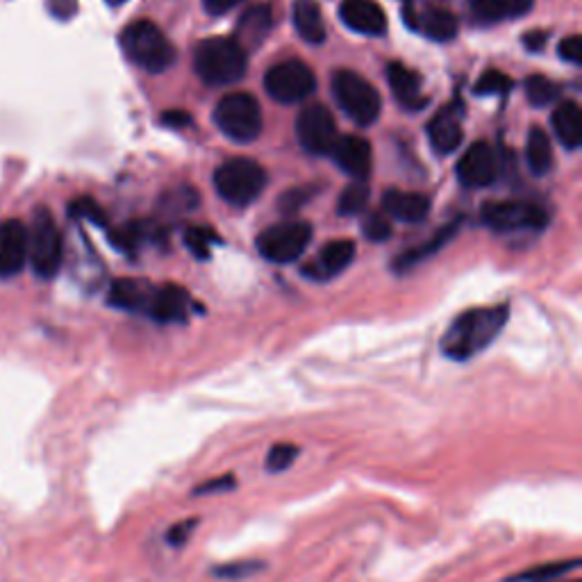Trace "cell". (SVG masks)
<instances>
[{
	"mask_svg": "<svg viewBox=\"0 0 582 582\" xmlns=\"http://www.w3.org/2000/svg\"><path fill=\"white\" fill-rule=\"evenodd\" d=\"M507 317H510V307L507 305H492V307H476L457 317L442 337V353L453 362H469L473 357L487 351L501 335Z\"/></svg>",
	"mask_w": 582,
	"mask_h": 582,
	"instance_id": "obj_1",
	"label": "cell"
},
{
	"mask_svg": "<svg viewBox=\"0 0 582 582\" xmlns=\"http://www.w3.org/2000/svg\"><path fill=\"white\" fill-rule=\"evenodd\" d=\"M248 53L235 39L210 37L201 41L194 51V71L205 85L226 87L244 78Z\"/></svg>",
	"mask_w": 582,
	"mask_h": 582,
	"instance_id": "obj_2",
	"label": "cell"
},
{
	"mask_svg": "<svg viewBox=\"0 0 582 582\" xmlns=\"http://www.w3.org/2000/svg\"><path fill=\"white\" fill-rule=\"evenodd\" d=\"M121 46L139 69L162 73L176 62V48L153 21H135L123 30Z\"/></svg>",
	"mask_w": 582,
	"mask_h": 582,
	"instance_id": "obj_3",
	"label": "cell"
},
{
	"mask_svg": "<svg viewBox=\"0 0 582 582\" xmlns=\"http://www.w3.org/2000/svg\"><path fill=\"white\" fill-rule=\"evenodd\" d=\"M28 262L39 278H55L64 262V239L48 207H37L28 228Z\"/></svg>",
	"mask_w": 582,
	"mask_h": 582,
	"instance_id": "obj_4",
	"label": "cell"
},
{
	"mask_svg": "<svg viewBox=\"0 0 582 582\" xmlns=\"http://www.w3.org/2000/svg\"><path fill=\"white\" fill-rule=\"evenodd\" d=\"M332 94H335V101L342 107V112L357 126H371L380 116L382 101L378 89L360 73L337 71L332 76Z\"/></svg>",
	"mask_w": 582,
	"mask_h": 582,
	"instance_id": "obj_5",
	"label": "cell"
},
{
	"mask_svg": "<svg viewBox=\"0 0 582 582\" xmlns=\"http://www.w3.org/2000/svg\"><path fill=\"white\" fill-rule=\"evenodd\" d=\"M214 123L228 139L248 144L262 132V107L255 96L235 91V94L223 96L214 107Z\"/></svg>",
	"mask_w": 582,
	"mask_h": 582,
	"instance_id": "obj_6",
	"label": "cell"
},
{
	"mask_svg": "<svg viewBox=\"0 0 582 582\" xmlns=\"http://www.w3.org/2000/svg\"><path fill=\"white\" fill-rule=\"evenodd\" d=\"M214 187L223 201L244 207L264 191L266 173L253 160H230L216 169Z\"/></svg>",
	"mask_w": 582,
	"mask_h": 582,
	"instance_id": "obj_7",
	"label": "cell"
},
{
	"mask_svg": "<svg viewBox=\"0 0 582 582\" xmlns=\"http://www.w3.org/2000/svg\"><path fill=\"white\" fill-rule=\"evenodd\" d=\"M312 241V226L305 221H285L266 228L257 237V251L273 264H291L305 253Z\"/></svg>",
	"mask_w": 582,
	"mask_h": 582,
	"instance_id": "obj_8",
	"label": "cell"
},
{
	"mask_svg": "<svg viewBox=\"0 0 582 582\" xmlns=\"http://www.w3.org/2000/svg\"><path fill=\"white\" fill-rule=\"evenodd\" d=\"M264 87L273 101L282 105L301 103L305 98H310L317 89V78H314L312 69L298 60L280 62L273 69L266 71Z\"/></svg>",
	"mask_w": 582,
	"mask_h": 582,
	"instance_id": "obj_9",
	"label": "cell"
},
{
	"mask_svg": "<svg viewBox=\"0 0 582 582\" xmlns=\"http://www.w3.org/2000/svg\"><path fill=\"white\" fill-rule=\"evenodd\" d=\"M482 221L496 232L542 230L548 216L542 207L528 201H489L482 205Z\"/></svg>",
	"mask_w": 582,
	"mask_h": 582,
	"instance_id": "obj_10",
	"label": "cell"
},
{
	"mask_svg": "<svg viewBox=\"0 0 582 582\" xmlns=\"http://www.w3.org/2000/svg\"><path fill=\"white\" fill-rule=\"evenodd\" d=\"M296 135L310 155H328L339 139L335 119L328 107L319 103L303 107L296 121Z\"/></svg>",
	"mask_w": 582,
	"mask_h": 582,
	"instance_id": "obj_11",
	"label": "cell"
},
{
	"mask_svg": "<svg viewBox=\"0 0 582 582\" xmlns=\"http://www.w3.org/2000/svg\"><path fill=\"white\" fill-rule=\"evenodd\" d=\"M501 160L487 141H476L457 162V178L467 187H489L498 178Z\"/></svg>",
	"mask_w": 582,
	"mask_h": 582,
	"instance_id": "obj_12",
	"label": "cell"
},
{
	"mask_svg": "<svg viewBox=\"0 0 582 582\" xmlns=\"http://www.w3.org/2000/svg\"><path fill=\"white\" fill-rule=\"evenodd\" d=\"M28 264V228L19 219L0 223V278H10Z\"/></svg>",
	"mask_w": 582,
	"mask_h": 582,
	"instance_id": "obj_13",
	"label": "cell"
},
{
	"mask_svg": "<svg viewBox=\"0 0 582 582\" xmlns=\"http://www.w3.org/2000/svg\"><path fill=\"white\" fill-rule=\"evenodd\" d=\"M355 257V244L348 239H335L321 248L307 266H303V276L317 282H328L348 269Z\"/></svg>",
	"mask_w": 582,
	"mask_h": 582,
	"instance_id": "obj_14",
	"label": "cell"
},
{
	"mask_svg": "<svg viewBox=\"0 0 582 582\" xmlns=\"http://www.w3.org/2000/svg\"><path fill=\"white\" fill-rule=\"evenodd\" d=\"M462 116H464V110L460 101L448 103L435 116H432V121L428 123V137H430V146L435 148L439 155L453 153L455 148L462 144V137H464Z\"/></svg>",
	"mask_w": 582,
	"mask_h": 582,
	"instance_id": "obj_15",
	"label": "cell"
},
{
	"mask_svg": "<svg viewBox=\"0 0 582 582\" xmlns=\"http://www.w3.org/2000/svg\"><path fill=\"white\" fill-rule=\"evenodd\" d=\"M328 155L335 160L339 169L348 173V176H353L355 180L364 182V178L371 173L373 153H371V144L364 137H357V135L339 137Z\"/></svg>",
	"mask_w": 582,
	"mask_h": 582,
	"instance_id": "obj_16",
	"label": "cell"
},
{
	"mask_svg": "<svg viewBox=\"0 0 582 582\" xmlns=\"http://www.w3.org/2000/svg\"><path fill=\"white\" fill-rule=\"evenodd\" d=\"M339 16L348 28L367 37H380L387 30V16L373 0H344Z\"/></svg>",
	"mask_w": 582,
	"mask_h": 582,
	"instance_id": "obj_17",
	"label": "cell"
},
{
	"mask_svg": "<svg viewBox=\"0 0 582 582\" xmlns=\"http://www.w3.org/2000/svg\"><path fill=\"white\" fill-rule=\"evenodd\" d=\"M155 287L148 280L139 278H121L112 282L110 294H107V303L116 310L123 312H148V305L153 301Z\"/></svg>",
	"mask_w": 582,
	"mask_h": 582,
	"instance_id": "obj_18",
	"label": "cell"
},
{
	"mask_svg": "<svg viewBox=\"0 0 582 582\" xmlns=\"http://www.w3.org/2000/svg\"><path fill=\"white\" fill-rule=\"evenodd\" d=\"M191 307V298L178 285L155 287L153 301L148 305V317L157 323H180L187 319Z\"/></svg>",
	"mask_w": 582,
	"mask_h": 582,
	"instance_id": "obj_19",
	"label": "cell"
},
{
	"mask_svg": "<svg viewBox=\"0 0 582 582\" xmlns=\"http://www.w3.org/2000/svg\"><path fill=\"white\" fill-rule=\"evenodd\" d=\"M387 78H389V87H392V94L396 96V101L405 107V110L419 112L428 105V98L423 96V91H421L419 76L412 69H407L405 64L401 62L389 64Z\"/></svg>",
	"mask_w": 582,
	"mask_h": 582,
	"instance_id": "obj_20",
	"label": "cell"
},
{
	"mask_svg": "<svg viewBox=\"0 0 582 582\" xmlns=\"http://www.w3.org/2000/svg\"><path fill=\"white\" fill-rule=\"evenodd\" d=\"M535 0H471V19L482 26L526 16Z\"/></svg>",
	"mask_w": 582,
	"mask_h": 582,
	"instance_id": "obj_21",
	"label": "cell"
},
{
	"mask_svg": "<svg viewBox=\"0 0 582 582\" xmlns=\"http://www.w3.org/2000/svg\"><path fill=\"white\" fill-rule=\"evenodd\" d=\"M382 212L387 216H394L398 221L419 223L430 212V198L423 194H412V191L392 189L382 198Z\"/></svg>",
	"mask_w": 582,
	"mask_h": 582,
	"instance_id": "obj_22",
	"label": "cell"
},
{
	"mask_svg": "<svg viewBox=\"0 0 582 582\" xmlns=\"http://www.w3.org/2000/svg\"><path fill=\"white\" fill-rule=\"evenodd\" d=\"M273 28V12L269 5H255L251 10L241 14L237 23V44L248 51V48H260Z\"/></svg>",
	"mask_w": 582,
	"mask_h": 582,
	"instance_id": "obj_23",
	"label": "cell"
},
{
	"mask_svg": "<svg viewBox=\"0 0 582 582\" xmlns=\"http://www.w3.org/2000/svg\"><path fill=\"white\" fill-rule=\"evenodd\" d=\"M555 137L564 148L576 151L582 144V110L576 101H562L553 112Z\"/></svg>",
	"mask_w": 582,
	"mask_h": 582,
	"instance_id": "obj_24",
	"label": "cell"
},
{
	"mask_svg": "<svg viewBox=\"0 0 582 582\" xmlns=\"http://www.w3.org/2000/svg\"><path fill=\"white\" fill-rule=\"evenodd\" d=\"M294 23L298 35H301L307 44H323L326 41V23L317 3L312 0H298L294 10Z\"/></svg>",
	"mask_w": 582,
	"mask_h": 582,
	"instance_id": "obj_25",
	"label": "cell"
},
{
	"mask_svg": "<svg viewBox=\"0 0 582 582\" xmlns=\"http://www.w3.org/2000/svg\"><path fill=\"white\" fill-rule=\"evenodd\" d=\"M526 162H528V169L535 173V176H546V173H551L553 146H551V137L546 135V130L532 128L528 132Z\"/></svg>",
	"mask_w": 582,
	"mask_h": 582,
	"instance_id": "obj_26",
	"label": "cell"
},
{
	"mask_svg": "<svg viewBox=\"0 0 582 582\" xmlns=\"http://www.w3.org/2000/svg\"><path fill=\"white\" fill-rule=\"evenodd\" d=\"M417 30L432 41H451L457 37V19L448 10L432 7L423 16H417Z\"/></svg>",
	"mask_w": 582,
	"mask_h": 582,
	"instance_id": "obj_27",
	"label": "cell"
},
{
	"mask_svg": "<svg viewBox=\"0 0 582 582\" xmlns=\"http://www.w3.org/2000/svg\"><path fill=\"white\" fill-rule=\"evenodd\" d=\"M578 569H580V557H571V560L539 564V567L530 571H521L519 576L507 578L505 582H551L557 578H567L569 573H576Z\"/></svg>",
	"mask_w": 582,
	"mask_h": 582,
	"instance_id": "obj_28",
	"label": "cell"
},
{
	"mask_svg": "<svg viewBox=\"0 0 582 582\" xmlns=\"http://www.w3.org/2000/svg\"><path fill=\"white\" fill-rule=\"evenodd\" d=\"M153 235V223L148 221H128L110 232V241L123 253H135L144 244V239Z\"/></svg>",
	"mask_w": 582,
	"mask_h": 582,
	"instance_id": "obj_29",
	"label": "cell"
},
{
	"mask_svg": "<svg viewBox=\"0 0 582 582\" xmlns=\"http://www.w3.org/2000/svg\"><path fill=\"white\" fill-rule=\"evenodd\" d=\"M453 235H457V223H448V226H444L442 230H439L435 237L428 239L426 244H421L419 248H412L410 253H405V255L398 257V260H396V266H398V269H410V266L419 264L421 260H426V257L435 255L437 251H442V246H444L446 241L451 239Z\"/></svg>",
	"mask_w": 582,
	"mask_h": 582,
	"instance_id": "obj_30",
	"label": "cell"
},
{
	"mask_svg": "<svg viewBox=\"0 0 582 582\" xmlns=\"http://www.w3.org/2000/svg\"><path fill=\"white\" fill-rule=\"evenodd\" d=\"M298 453H301V448L296 444H289V442H278L269 448V453H266V460H264V469L266 473H285L287 469H291L298 460Z\"/></svg>",
	"mask_w": 582,
	"mask_h": 582,
	"instance_id": "obj_31",
	"label": "cell"
},
{
	"mask_svg": "<svg viewBox=\"0 0 582 582\" xmlns=\"http://www.w3.org/2000/svg\"><path fill=\"white\" fill-rule=\"evenodd\" d=\"M369 203V187L364 182L355 180L353 185H348L342 196L337 201V212L342 216H357L364 212V207Z\"/></svg>",
	"mask_w": 582,
	"mask_h": 582,
	"instance_id": "obj_32",
	"label": "cell"
},
{
	"mask_svg": "<svg viewBox=\"0 0 582 582\" xmlns=\"http://www.w3.org/2000/svg\"><path fill=\"white\" fill-rule=\"evenodd\" d=\"M526 96L530 105L546 107L553 101H557V96H560V87H557L553 80H548L546 76H530L526 80Z\"/></svg>",
	"mask_w": 582,
	"mask_h": 582,
	"instance_id": "obj_33",
	"label": "cell"
},
{
	"mask_svg": "<svg viewBox=\"0 0 582 582\" xmlns=\"http://www.w3.org/2000/svg\"><path fill=\"white\" fill-rule=\"evenodd\" d=\"M262 569H264V562H260V560H237V562L221 564V567H214L212 576L219 578V580L235 582V580L251 578V576H255V573H260Z\"/></svg>",
	"mask_w": 582,
	"mask_h": 582,
	"instance_id": "obj_34",
	"label": "cell"
},
{
	"mask_svg": "<svg viewBox=\"0 0 582 582\" xmlns=\"http://www.w3.org/2000/svg\"><path fill=\"white\" fill-rule=\"evenodd\" d=\"M69 214L73 219H82L94 223V226L107 228V216L101 205H98L91 196H80L76 201L69 203Z\"/></svg>",
	"mask_w": 582,
	"mask_h": 582,
	"instance_id": "obj_35",
	"label": "cell"
},
{
	"mask_svg": "<svg viewBox=\"0 0 582 582\" xmlns=\"http://www.w3.org/2000/svg\"><path fill=\"white\" fill-rule=\"evenodd\" d=\"M512 89V78L501 71H485L476 82V94L492 96V94H507Z\"/></svg>",
	"mask_w": 582,
	"mask_h": 582,
	"instance_id": "obj_36",
	"label": "cell"
},
{
	"mask_svg": "<svg viewBox=\"0 0 582 582\" xmlns=\"http://www.w3.org/2000/svg\"><path fill=\"white\" fill-rule=\"evenodd\" d=\"M185 241H187L191 253H194L196 257H203L205 260V257L210 255V248L216 241V235L210 228H189L187 235H185Z\"/></svg>",
	"mask_w": 582,
	"mask_h": 582,
	"instance_id": "obj_37",
	"label": "cell"
},
{
	"mask_svg": "<svg viewBox=\"0 0 582 582\" xmlns=\"http://www.w3.org/2000/svg\"><path fill=\"white\" fill-rule=\"evenodd\" d=\"M364 235L371 241H385L392 235V223H389L385 212H371L364 221Z\"/></svg>",
	"mask_w": 582,
	"mask_h": 582,
	"instance_id": "obj_38",
	"label": "cell"
},
{
	"mask_svg": "<svg viewBox=\"0 0 582 582\" xmlns=\"http://www.w3.org/2000/svg\"><path fill=\"white\" fill-rule=\"evenodd\" d=\"M237 487V478L232 473H226L221 478H212L203 482V485L194 487V496H214V494H228Z\"/></svg>",
	"mask_w": 582,
	"mask_h": 582,
	"instance_id": "obj_39",
	"label": "cell"
},
{
	"mask_svg": "<svg viewBox=\"0 0 582 582\" xmlns=\"http://www.w3.org/2000/svg\"><path fill=\"white\" fill-rule=\"evenodd\" d=\"M196 526H198V519H182L178 523H173L169 532H166V542H169L171 548H182L189 542L191 535H194Z\"/></svg>",
	"mask_w": 582,
	"mask_h": 582,
	"instance_id": "obj_40",
	"label": "cell"
},
{
	"mask_svg": "<svg viewBox=\"0 0 582 582\" xmlns=\"http://www.w3.org/2000/svg\"><path fill=\"white\" fill-rule=\"evenodd\" d=\"M560 57L564 62L569 64H582V37L580 35H571L567 39L560 41Z\"/></svg>",
	"mask_w": 582,
	"mask_h": 582,
	"instance_id": "obj_41",
	"label": "cell"
},
{
	"mask_svg": "<svg viewBox=\"0 0 582 582\" xmlns=\"http://www.w3.org/2000/svg\"><path fill=\"white\" fill-rule=\"evenodd\" d=\"M307 189H294V191H287L285 196H282V210L285 212H296L298 207H301L305 201H307V194H305Z\"/></svg>",
	"mask_w": 582,
	"mask_h": 582,
	"instance_id": "obj_42",
	"label": "cell"
},
{
	"mask_svg": "<svg viewBox=\"0 0 582 582\" xmlns=\"http://www.w3.org/2000/svg\"><path fill=\"white\" fill-rule=\"evenodd\" d=\"M241 3H244V0H203L205 10L210 14H214V16L235 10V7L241 5Z\"/></svg>",
	"mask_w": 582,
	"mask_h": 582,
	"instance_id": "obj_43",
	"label": "cell"
},
{
	"mask_svg": "<svg viewBox=\"0 0 582 582\" xmlns=\"http://www.w3.org/2000/svg\"><path fill=\"white\" fill-rule=\"evenodd\" d=\"M162 123H166V126H171V128H187L191 123V116L182 110H169L162 114Z\"/></svg>",
	"mask_w": 582,
	"mask_h": 582,
	"instance_id": "obj_44",
	"label": "cell"
},
{
	"mask_svg": "<svg viewBox=\"0 0 582 582\" xmlns=\"http://www.w3.org/2000/svg\"><path fill=\"white\" fill-rule=\"evenodd\" d=\"M546 39L548 35L544 30H535V32H530V35L523 37V44H526L528 51H539L546 44Z\"/></svg>",
	"mask_w": 582,
	"mask_h": 582,
	"instance_id": "obj_45",
	"label": "cell"
},
{
	"mask_svg": "<svg viewBox=\"0 0 582 582\" xmlns=\"http://www.w3.org/2000/svg\"><path fill=\"white\" fill-rule=\"evenodd\" d=\"M107 3L116 7V5H123V3H126V0H107Z\"/></svg>",
	"mask_w": 582,
	"mask_h": 582,
	"instance_id": "obj_46",
	"label": "cell"
},
{
	"mask_svg": "<svg viewBox=\"0 0 582 582\" xmlns=\"http://www.w3.org/2000/svg\"><path fill=\"white\" fill-rule=\"evenodd\" d=\"M560 580H562V578H557V580H551V582H560ZM564 582H580V580H578V578H571V580H564Z\"/></svg>",
	"mask_w": 582,
	"mask_h": 582,
	"instance_id": "obj_47",
	"label": "cell"
}]
</instances>
